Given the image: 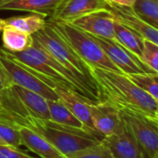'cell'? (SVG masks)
<instances>
[{
	"instance_id": "cell-1",
	"label": "cell",
	"mask_w": 158,
	"mask_h": 158,
	"mask_svg": "<svg viewBox=\"0 0 158 158\" xmlns=\"http://www.w3.org/2000/svg\"><path fill=\"white\" fill-rule=\"evenodd\" d=\"M104 101L120 110L139 114L158 122L157 102L123 73L91 68Z\"/></svg>"
},
{
	"instance_id": "cell-2",
	"label": "cell",
	"mask_w": 158,
	"mask_h": 158,
	"mask_svg": "<svg viewBox=\"0 0 158 158\" xmlns=\"http://www.w3.org/2000/svg\"><path fill=\"white\" fill-rule=\"evenodd\" d=\"M5 53L11 59L30 69L40 80L54 89L60 87L83 97L90 103H96L78 78L62 64L55 60L35 39L33 45L23 51Z\"/></svg>"
},
{
	"instance_id": "cell-3",
	"label": "cell",
	"mask_w": 158,
	"mask_h": 158,
	"mask_svg": "<svg viewBox=\"0 0 158 158\" xmlns=\"http://www.w3.org/2000/svg\"><path fill=\"white\" fill-rule=\"evenodd\" d=\"M33 37L55 60L78 78L96 103L104 101L91 73V68L51 25L48 20H46V23L42 29L33 34Z\"/></svg>"
},
{
	"instance_id": "cell-4",
	"label": "cell",
	"mask_w": 158,
	"mask_h": 158,
	"mask_svg": "<svg viewBox=\"0 0 158 158\" xmlns=\"http://www.w3.org/2000/svg\"><path fill=\"white\" fill-rule=\"evenodd\" d=\"M48 22L90 68L122 73L89 34L67 22L50 19H48Z\"/></svg>"
},
{
	"instance_id": "cell-5",
	"label": "cell",
	"mask_w": 158,
	"mask_h": 158,
	"mask_svg": "<svg viewBox=\"0 0 158 158\" xmlns=\"http://www.w3.org/2000/svg\"><path fill=\"white\" fill-rule=\"evenodd\" d=\"M0 62L2 63L12 85H17L35 91L47 100H59V96L54 89L40 80L26 66L10 58L5 53L4 48H0Z\"/></svg>"
},
{
	"instance_id": "cell-6",
	"label": "cell",
	"mask_w": 158,
	"mask_h": 158,
	"mask_svg": "<svg viewBox=\"0 0 158 158\" xmlns=\"http://www.w3.org/2000/svg\"><path fill=\"white\" fill-rule=\"evenodd\" d=\"M118 110L149 158H158V122L139 114Z\"/></svg>"
},
{
	"instance_id": "cell-7",
	"label": "cell",
	"mask_w": 158,
	"mask_h": 158,
	"mask_svg": "<svg viewBox=\"0 0 158 158\" xmlns=\"http://www.w3.org/2000/svg\"><path fill=\"white\" fill-rule=\"evenodd\" d=\"M91 36L101 46L105 54L123 73L134 74L143 73H154L139 57L127 49L116 40L95 35Z\"/></svg>"
},
{
	"instance_id": "cell-8",
	"label": "cell",
	"mask_w": 158,
	"mask_h": 158,
	"mask_svg": "<svg viewBox=\"0 0 158 158\" xmlns=\"http://www.w3.org/2000/svg\"><path fill=\"white\" fill-rule=\"evenodd\" d=\"M101 142L114 158H149L124 120L114 133L103 137Z\"/></svg>"
},
{
	"instance_id": "cell-9",
	"label": "cell",
	"mask_w": 158,
	"mask_h": 158,
	"mask_svg": "<svg viewBox=\"0 0 158 158\" xmlns=\"http://www.w3.org/2000/svg\"><path fill=\"white\" fill-rule=\"evenodd\" d=\"M114 16L110 10H101L69 23L91 35L114 39Z\"/></svg>"
},
{
	"instance_id": "cell-10",
	"label": "cell",
	"mask_w": 158,
	"mask_h": 158,
	"mask_svg": "<svg viewBox=\"0 0 158 158\" xmlns=\"http://www.w3.org/2000/svg\"><path fill=\"white\" fill-rule=\"evenodd\" d=\"M108 5L116 21L134 31L143 39L158 46V29L156 27L142 21L131 7L119 6L111 2H108Z\"/></svg>"
},
{
	"instance_id": "cell-11",
	"label": "cell",
	"mask_w": 158,
	"mask_h": 158,
	"mask_svg": "<svg viewBox=\"0 0 158 158\" xmlns=\"http://www.w3.org/2000/svg\"><path fill=\"white\" fill-rule=\"evenodd\" d=\"M89 109L93 126L103 137L114 133L123 122L118 108L108 101L90 103Z\"/></svg>"
},
{
	"instance_id": "cell-12",
	"label": "cell",
	"mask_w": 158,
	"mask_h": 158,
	"mask_svg": "<svg viewBox=\"0 0 158 158\" xmlns=\"http://www.w3.org/2000/svg\"><path fill=\"white\" fill-rule=\"evenodd\" d=\"M101 10H109L107 0H66L49 19L69 23L78 17Z\"/></svg>"
},
{
	"instance_id": "cell-13",
	"label": "cell",
	"mask_w": 158,
	"mask_h": 158,
	"mask_svg": "<svg viewBox=\"0 0 158 158\" xmlns=\"http://www.w3.org/2000/svg\"><path fill=\"white\" fill-rule=\"evenodd\" d=\"M13 125L19 129L22 145L37 154L40 158H66L65 155L35 130L23 125Z\"/></svg>"
},
{
	"instance_id": "cell-14",
	"label": "cell",
	"mask_w": 158,
	"mask_h": 158,
	"mask_svg": "<svg viewBox=\"0 0 158 158\" xmlns=\"http://www.w3.org/2000/svg\"><path fill=\"white\" fill-rule=\"evenodd\" d=\"M54 89L59 96V100L73 114V115L76 118L80 120L87 127L96 130L93 126V122L90 114V109H89L90 102H89L83 97L79 96L74 92H72L66 89L60 87H55Z\"/></svg>"
},
{
	"instance_id": "cell-15",
	"label": "cell",
	"mask_w": 158,
	"mask_h": 158,
	"mask_svg": "<svg viewBox=\"0 0 158 158\" xmlns=\"http://www.w3.org/2000/svg\"><path fill=\"white\" fill-rule=\"evenodd\" d=\"M10 89L31 115L40 119L50 120L47 99L35 91L26 89L17 85H12Z\"/></svg>"
},
{
	"instance_id": "cell-16",
	"label": "cell",
	"mask_w": 158,
	"mask_h": 158,
	"mask_svg": "<svg viewBox=\"0 0 158 158\" xmlns=\"http://www.w3.org/2000/svg\"><path fill=\"white\" fill-rule=\"evenodd\" d=\"M66 0H12L1 7V10H20L51 17Z\"/></svg>"
},
{
	"instance_id": "cell-17",
	"label": "cell",
	"mask_w": 158,
	"mask_h": 158,
	"mask_svg": "<svg viewBox=\"0 0 158 158\" xmlns=\"http://www.w3.org/2000/svg\"><path fill=\"white\" fill-rule=\"evenodd\" d=\"M45 23V16L41 14L31 13L25 17H10L0 19V31L4 29H13L33 35L42 29Z\"/></svg>"
},
{
	"instance_id": "cell-18",
	"label": "cell",
	"mask_w": 158,
	"mask_h": 158,
	"mask_svg": "<svg viewBox=\"0 0 158 158\" xmlns=\"http://www.w3.org/2000/svg\"><path fill=\"white\" fill-rule=\"evenodd\" d=\"M48 109H49V115L50 120L62 125L67 126L71 127H75L79 129H86V130H93L89 127H87L80 120L76 118L73 114L60 101H51L48 100ZM96 131V130H93ZM98 132V131H97Z\"/></svg>"
},
{
	"instance_id": "cell-19",
	"label": "cell",
	"mask_w": 158,
	"mask_h": 158,
	"mask_svg": "<svg viewBox=\"0 0 158 158\" xmlns=\"http://www.w3.org/2000/svg\"><path fill=\"white\" fill-rule=\"evenodd\" d=\"M114 40L141 59L144 39L116 20L114 21Z\"/></svg>"
},
{
	"instance_id": "cell-20",
	"label": "cell",
	"mask_w": 158,
	"mask_h": 158,
	"mask_svg": "<svg viewBox=\"0 0 158 158\" xmlns=\"http://www.w3.org/2000/svg\"><path fill=\"white\" fill-rule=\"evenodd\" d=\"M2 42L4 49L11 52L25 50L34 43L33 35L13 29L2 30Z\"/></svg>"
},
{
	"instance_id": "cell-21",
	"label": "cell",
	"mask_w": 158,
	"mask_h": 158,
	"mask_svg": "<svg viewBox=\"0 0 158 158\" xmlns=\"http://www.w3.org/2000/svg\"><path fill=\"white\" fill-rule=\"evenodd\" d=\"M132 9L142 21L158 29V0H137Z\"/></svg>"
},
{
	"instance_id": "cell-22",
	"label": "cell",
	"mask_w": 158,
	"mask_h": 158,
	"mask_svg": "<svg viewBox=\"0 0 158 158\" xmlns=\"http://www.w3.org/2000/svg\"><path fill=\"white\" fill-rule=\"evenodd\" d=\"M127 75L136 85L141 88L154 100L158 101V73H143Z\"/></svg>"
},
{
	"instance_id": "cell-23",
	"label": "cell",
	"mask_w": 158,
	"mask_h": 158,
	"mask_svg": "<svg viewBox=\"0 0 158 158\" xmlns=\"http://www.w3.org/2000/svg\"><path fill=\"white\" fill-rule=\"evenodd\" d=\"M0 139L6 144L17 148L23 146L18 127L1 117H0Z\"/></svg>"
},
{
	"instance_id": "cell-24",
	"label": "cell",
	"mask_w": 158,
	"mask_h": 158,
	"mask_svg": "<svg viewBox=\"0 0 158 158\" xmlns=\"http://www.w3.org/2000/svg\"><path fill=\"white\" fill-rule=\"evenodd\" d=\"M67 158H114L109 150L100 141L86 150L78 152Z\"/></svg>"
},
{
	"instance_id": "cell-25",
	"label": "cell",
	"mask_w": 158,
	"mask_h": 158,
	"mask_svg": "<svg viewBox=\"0 0 158 158\" xmlns=\"http://www.w3.org/2000/svg\"><path fill=\"white\" fill-rule=\"evenodd\" d=\"M141 60L154 73H158V46L144 39Z\"/></svg>"
},
{
	"instance_id": "cell-26",
	"label": "cell",
	"mask_w": 158,
	"mask_h": 158,
	"mask_svg": "<svg viewBox=\"0 0 158 158\" xmlns=\"http://www.w3.org/2000/svg\"><path fill=\"white\" fill-rule=\"evenodd\" d=\"M0 158H35L23 151L20 148L6 144L0 143Z\"/></svg>"
},
{
	"instance_id": "cell-27",
	"label": "cell",
	"mask_w": 158,
	"mask_h": 158,
	"mask_svg": "<svg viewBox=\"0 0 158 158\" xmlns=\"http://www.w3.org/2000/svg\"><path fill=\"white\" fill-rule=\"evenodd\" d=\"M12 86L10 78L2 65V63L0 62V94H1L4 90L10 89Z\"/></svg>"
},
{
	"instance_id": "cell-28",
	"label": "cell",
	"mask_w": 158,
	"mask_h": 158,
	"mask_svg": "<svg viewBox=\"0 0 158 158\" xmlns=\"http://www.w3.org/2000/svg\"><path fill=\"white\" fill-rule=\"evenodd\" d=\"M107 1L111 2V3H114L115 5L124 6V7H131L132 8L137 0H107Z\"/></svg>"
},
{
	"instance_id": "cell-29",
	"label": "cell",
	"mask_w": 158,
	"mask_h": 158,
	"mask_svg": "<svg viewBox=\"0 0 158 158\" xmlns=\"http://www.w3.org/2000/svg\"><path fill=\"white\" fill-rule=\"evenodd\" d=\"M10 1H12V0H0V9H1L2 6H4L5 4L10 2Z\"/></svg>"
},
{
	"instance_id": "cell-30",
	"label": "cell",
	"mask_w": 158,
	"mask_h": 158,
	"mask_svg": "<svg viewBox=\"0 0 158 158\" xmlns=\"http://www.w3.org/2000/svg\"><path fill=\"white\" fill-rule=\"evenodd\" d=\"M156 102H157V115H158V101H156Z\"/></svg>"
},
{
	"instance_id": "cell-31",
	"label": "cell",
	"mask_w": 158,
	"mask_h": 158,
	"mask_svg": "<svg viewBox=\"0 0 158 158\" xmlns=\"http://www.w3.org/2000/svg\"><path fill=\"white\" fill-rule=\"evenodd\" d=\"M0 143H4V142H3V141H2L1 139H0Z\"/></svg>"
}]
</instances>
